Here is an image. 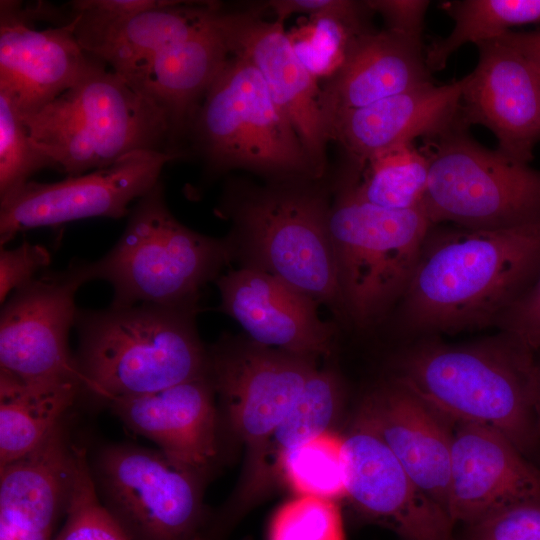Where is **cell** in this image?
Masks as SVG:
<instances>
[{
	"label": "cell",
	"instance_id": "cell-40",
	"mask_svg": "<svg viewBox=\"0 0 540 540\" xmlns=\"http://www.w3.org/2000/svg\"><path fill=\"white\" fill-rule=\"evenodd\" d=\"M49 251L41 245L24 242L13 249L1 247L0 300L3 304L11 293L36 277L50 264Z\"/></svg>",
	"mask_w": 540,
	"mask_h": 540
},
{
	"label": "cell",
	"instance_id": "cell-26",
	"mask_svg": "<svg viewBox=\"0 0 540 540\" xmlns=\"http://www.w3.org/2000/svg\"><path fill=\"white\" fill-rule=\"evenodd\" d=\"M214 14L190 38L160 53L125 79L164 113L172 148L179 153L178 143L187 135L198 106L230 57L214 24Z\"/></svg>",
	"mask_w": 540,
	"mask_h": 540
},
{
	"label": "cell",
	"instance_id": "cell-39",
	"mask_svg": "<svg viewBox=\"0 0 540 540\" xmlns=\"http://www.w3.org/2000/svg\"><path fill=\"white\" fill-rule=\"evenodd\" d=\"M495 326L534 353L540 352V274L503 312Z\"/></svg>",
	"mask_w": 540,
	"mask_h": 540
},
{
	"label": "cell",
	"instance_id": "cell-35",
	"mask_svg": "<svg viewBox=\"0 0 540 540\" xmlns=\"http://www.w3.org/2000/svg\"><path fill=\"white\" fill-rule=\"evenodd\" d=\"M268 540H345L336 501L296 495L274 513Z\"/></svg>",
	"mask_w": 540,
	"mask_h": 540
},
{
	"label": "cell",
	"instance_id": "cell-5",
	"mask_svg": "<svg viewBox=\"0 0 540 540\" xmlns=\"http://www.w3.org/2000/svg\"><path fill=\"white\" fill-rule=\"evenodd\" d=\"M101 64L37 112L22 116L54 169L78 176L136 151L176 153L164 113Z\"/></svg>",
	"mask_w": 540,
	"mask_h": 540
},
{
	"label": "cell",
	"instance_id": "cell-12",
	"mask_svg": "<svg viewBox=\"0 0 540 540\" xmlns=\"http://www.w3.org/2000/svg\"><path fill=\"white\" fill-rule=\"evenodd\" d=\"M91 280L90 262L73 261L16 289L1 310L0 371L25 381L79 382L69 332L76 292Z\"/></svg>",
	"mask_w": 540,
	"mask_h": 540
},
{
	"label": "cell",
	"instance_id": "cell-29",
	"mask_svg": "<svg viewBox=\"0 0 540 540\" xmlns=\"http://www.w3.org/2000/svg\"><path fill=\"white\" fill-rule=\"evenodd\" d=\"M429 160L413 142L380 151L357 168L346 167L337 181L360 199L395 210L421 207Z\"/></svg>",
	"mask_w": 540,
	"mask_h": 540
},
{
	"label": "cell",
	"instance_id": "cell-20",
	"mask_svg": "<svg viewBox=\"0 0 540 540\" xmlns=\"http://www.w3.org/2000/svg\"><path fill=\"white\" fill-rule=\"evenodd\" d=\"M540 502V470L497 430L458 422L453 432L447 513L477 522L508 506Z\"/></svg>",
	"mask_w": 540,
	"mask_h": 540
},
{
	"label": "cell",
	"instance_id": "cell-9",
	"mask_svg": "<svg viewBox=\"0 0 540 540\" xmlns=\"http://www.w3.org/2000/svg\"><path fill=\"white\" fill-rule=\"evenodd\" d=\"M425 140L429 176L421 207L433 225L497 229L540 222V171L487 149L463 123Z\"/></svg>",
	"mask_w": 540,
	"mask_h": 540
},
{
	"label": "cell",
	"instance_id": "cell-17",
	"mask_svg": "<svg viewBox=\"0 0 540 540\" xmlns=\"http://www.w3.org/2000/svg\"><path fill=\"white\" fill-rule=\"evenodd\" d=\"M33 20L28 6L0 1V91L22 116L37 112L103 64L80 46L68 25L37 29Z\"/></svg>",
	"mask_w": 540,
	"mask_h": 540
},
{
	"label": "cell",
	"instance_id": "cell-19",
	"mask_svg": "<svg viewBox=\"0 0 540 540\" xmlns=\"http://www.w3.org/2000/svg\"><path fill=\"white\" fill-rule=\"evenodd\" d=\"M215 282L219 309L253 342L314 359L332 353L335 328L320 317L315 299L252 267L229 270Z\"/></svg>",
	"mask_w": 540,
	"mask_h": 540
},
{
	"label": "cell",
	"instance_id": "cell-43",
	"mask_svg": "<svg viewBox=\"0 0 540 540\" xmlns=\"http://www.w3.org/2000/svg\"><path fill=\"white\" fill-rule=\"evenodd\" d=\"M537 357V395H536V406L538 414V422L540 427V352L536 354Z\"/></svg>",
	"mask_w": 540,
	"mask_h": 540
},
{
	"label": "cell",
	"instance_id": "cell-13",
	"mask_svg": "<svg viewBox=\"0 0 540 540\" xmlns=\"http://www.w3.org/2000/svg\"><path fill=\"white\" fill-rule=\"evenodd\" d=\"M176 153L136 151L114 164L52 183L29 181L0 198V242L18 233L91 217L121 218L159 181Z\"/></svg>",
	"mask_w": 540,
	"mask_h": 540
},
{
	"label": "cell",
	"instance_id": "cell-8",
	"mask_svg": "<svg viewBox=\"0 0 540 540\" xmlns=\"http://www.w3.org/2000/svg\"><path fill=\"white\" fill-rule=\"evenodd\" d=\"M432 226L422 207H380L336 184L328 228L345 316L367 327L402 299Z\"/></svg>",
	"mask_w": 540,
	"mask_h": 540
},
{
	"label": "cell",
	"instance_id": "cell-41",
	"mask_svg": "<svg viewBox=\"0 0 540 540\" xmlns=\"http://www.w3.org/2000/svg\"><path fill=\"white\" fill-rule=\"evenodd\" d=\"M373 13H379L388 30L422 39L424 18L430 1L426 0H366Z\"/></svg>",
	"mask_w": 540,
	"mask_h": 540
},
{
	"label": "cell",
	"instance_id": "cell-37",
	"mask_svg": "<svg viewBox=\"0 0 540 540\" xmlns=\"http://www.w3.org/2000/svg\"><path fill=\"white\" fill-rule=\"evenodd\" d=\"M464 527L458 540H540V502L514 504Z\"/></svg>",
	"mask_w": 540,
	"mask_h": 540
},
{
	"label": "cell",
	"instance_id": "cell-31",
	"mask_svg": "<svg viewBox=\"0 0 540 540\" xmlns=\"http://www.w3.org/2000/svg\"><path fill=\"white\" fill-rule=\"evenodd\" d=\"M279 475L296 495L345 498L341 436L328 432L292 450L283 457Z\"/></svg>",
	"mask_w": 540,
	"mask_h": 540
},
{
	"label": "cell",
	"instance_id": "cell-18",
	"mask_svg": "<svg viewBox=\"0 0 540 540\" xmlns=\"http://www.w3.org/2000/svg\"><path fill=\"white\" fill-rule=\"evenodd\" d=\"M107 407L128 429L208 481L226 455L209 373L159 391L117 398Z\"/></svg>",
	"mask_w": 540,
	"mask_h": 540
},
{
	"label": "cell",
	"instance_id": "cell-2",
	"mask_svg": "<svg viewBox=\"0 0 540 540\" xmlns=\"http://www.w3.org/2000/svg\"><path fill=\"white\" fill-rule=\"evenodd\" d=\"M390 379L454 423L497 430L524 456L540 442L536 353L502 331L459 345L422 340L393 359Z\"/></svg>",
	"mask_w": 540,
	"mask_h": 540
},
{
	"label": "cell",
	"instance_id": "cell-38",
	"mask_svg": "<svg viewBox=\"0 0 540 540\" xmlns=\"http://www.w3.org/2000/svg\"><path fill=\"white\" fill-rule=\"evenodd\" d=\"M264 11L270 9L274 20L284 21L294 14L309 17L333 16L343 20L359 31H367L372 10L365 1L354 0H271L258 4Z\"/></svg>",
	"mask_w": 540,
	"mask_h": 540
},
{
	"label": "cell",
	"instance_id": "cell-11",
	"mask_svg": "<svg viewBox=\"0 0 540 540\" xmlns=\"http://www.w3.org/2000/svg\"><path fill=\"white\" fill-rule=\"evenodd\" d=\"M318 359L222 336L208 349V373L225 452L243 447L247 468L318 368Z\"/></svg>",
	"mask_w": 540,
	"mask_h": 540
},
{
	"label": "cell",
	"instance_id": "cell-36",
	"mask_svg": "<svg viewBox=\"0 0 540 540\" xmlns=\"http://www.w3.org/2000/svg\"><path fill=\"white\" fill-rule=\"evenodd\" d=\"M168 0H75L69 3L68 15L62 23L68 25L89 54L124 22L142 13L166 4Z\"/></svg>",
	"mask_w": 540,
	"mask_h": 540
},
{
	"label": "cell",
	"instance_id": "cell-22",
	"mask_svg": "<svg viewBox=\"0 0 540 540\" xmlns=\"http://www.w3.org/2000/svg\"><path fill=\"white\" fill-rule=\"evenodd\" d=\"M69 419L34 450L0 465V540H54L78 468Z\"/></svg>",
	"mask_w": 540,
	"mask_h": 540
},
{
	"label": "cell",
	"instance_id": "cell-4",
	"mask_svg": "<svg viewBox=\"0 0 540 540\" xmlns=\"http://www.w3.org/2000/svg\"><path fill=\"white\" fill-rule=\"evenodd\" d=\"M197 305L137 304L78 310L81 397L112 400L159 391L208 373Z\"/></svg>",
	"mask_w": 540,
	"mask_h": 540
},
{
	"label": "cell",
	"instance_id": "cell-15",
	"mask_svg": "<svg viewBox=\"0 0 540 540\" xmlns=\"http://www.w3.org/2000/svg\"><path fill=\"white\" fill-rule=\"evenodd\" d=\"M341 438L345 498L361 519L401 540H458L447 512L411 479L374 432L354 419Z\"/></svg>",
	"mask_w": 540,
	"mask_h": 540
},
{
	"label": "cell",
	"instance_id": "cell-32",
	"mask_svg": "<svg viewBox=\"0 0 540 540\" xmlns=\"http://www.w3.org/2000/svg\"><path fill=\"white\" fill-rule=\"evenodd\" d=\"M363 32L333 16L305 18L286 31L298 60L318 82L340 70L351 40Z\"/></svg>",
	"mask_w": 540,
	"mask_h": 540
},
{
	"label": "cell",
	"instance_id": "cell-7",
	"mask_svg": "<svg viewBox=\"0 0 540 540\" xmlns=\"http://www.w3.org/2000/svg\"><path fill=\"white\" fill-rule=\"evenodd\" d=\"M187 135L212 173L243 169L267 178L318 179L299 137L259 71L230 55Z\"/></svg>",
	"mask_w": 540,
	"mask_h": 540
},
{
	"label": "cell",
	"instance_id": "cell-42",
	"mask_svg": "<svg viewBox=\"0 0 540 540\" xmlns=\"http://www.w3.org/2000/svg\"><path fill=\"white\" fill-rule=\"evenodd\" d=\"M498 39L513 46L540 67V30L529 32L509 31Z\"/></svg>",
	"mask_w": 540,
	"mask_h": 540
},
{
	"label": "cell",
	"instance_id": "cell-10",
	"mask_svg": "<svg viewBox=\"0 0 540 540\" xmlns=\"http://www.w3.org/2000/svg\"><path fill=\"white\" fill-rule=\"evenodd\" d=\"M88 463L101 503L131 540H213L208 480L157 448L106 443Z\"/></svg>",
	"mask_w": 540,
	"mask_h": 540
},
{
	"label": "cell",
	"instance_id": "cell-33",
	"mask_svg": "<svg viewBox=\"0 0 540 540\" xmlns=\"http://www.w3.org/2000/svg\"><path fill=\"white\" fill-rule=\"evenodd\" d=\"M44 168L54 165L32 140L14 102L0 91V198L29 182Z\"/></svg>",
	"mask_w": 540,
	"mask_h": 540
},
{
	"label": "cell",
	"instance_id": "cell-23",
	"mask_svg": "<svg viewBox=\"0 0 540 540\" xmlns=\"http://www.w3.org/2000/svg\"><path fill=\"white\" fill-rule=\"evenodd\" d=\"M464 78L443 85L427 83L368 106L336 113L328 121L329 140L338 143L348 167L418 137H434L462 123Z\"/></svg>",
	"mask_w": 540,
	"mask_h": 540
},
{
	"label": "cell",
	"instance_id": "cell-24",
	"mask_svg": "<svg viewBox=\"0 0 540 540\" xmlns=\"http://www.w3.org/2000/svg\"><path fill=\"white\" fill-rule=\"evenodd\" d=\"M344 399L340 375L332 367L319 366L253 462L242 469L228 501L215 511L223 529L230 531L245 512L280 483V464L286 454L322 434L335 431Z\"/></svg>",
	"mask_w": 540,
	"mask_h": 540
},
{
	"label": "cell",
	"instance_id": "cell-30",
	"mask_svg": "<svg viewBox=\"0 0 540 540\" xmlns=\"http://www.w3.org/2000/svg\"><path fill=\"white\" fill-rule=\"evenodd\" d=\"M453 19L448 36L434 40L426 49L430 71L442 70L462 46L493 41L512 27L540 23V0H460L443 5Z\"/></svg>",
	"mask_w": 540,
	"mask_h": 540
},
{
	"label": "cell",
	"instance_id": "cell-21",
	"mask_svg": "<svg viewBox=\"0 0 540 540\" xmlns=\"http://www.w3.org/2000/svg\"><path fill=\"white\" fill-rule=\"evenodd\" d=\"M354 419L374 432L447 512L454 422L390 378L367 392Z\"/></svg>",
	"mask_w": 540,
	"mask_h": 540
},
{
	"label": "cell",
	"instance_id": "cell-16",
	"mask_svg": "<svg viewBox=\"0 0 540 540\" xmlns=\"http://www.w3.org/2000/svg\"><path fill=\"white\" fill-rule=\"evenodd\" d=\"M477 48L478 62L463 77L461 121L488 128L499 152L528 164L540 140V67L501 39Z\"/></svg>",
	"mask_w": 540,
	"mask_h": 540
},
{
	"label": "cell",
	"instance_id": "cell-25",
	"mask_svg": "<svg viewBox=\"0 0 540 540\" xmlns=\"http://www.w3.org/2000/svg\"><path fill=\"white\" fill-rule=\"evenodd\" d=\"M431 82L422 39L388 29L365 31L351 40L342 67L322 87L327 129L329 119L338 112Z\"/></svg>",
	"mask_w": 540,
	"mask_h": 540
},
{
	"label": "cell",
	"instance_id": "cell-34",
	"mask_svg": "<svg viewBox=\"0 0 540 540\" xmlns=\"http://www.w3.org/2000/svg\"><path fill=\"white\" fill-rule=\"evenodd\" d=\"M54 540H131L96 493L85 446H78V468L72 498Z\"/></svg>",
	"mask_w": 540,
	"mask_h": 540
},
{
	"label": "cell",
	"instance_id": "cell-3",
	"mask_svg": "<svg viewBox=\"0 0 540 540\" xmlns=\"http://www.w3.org/2000/svg\"><path fill=\"white\" fill-rule=\"evenodd\" d=\"M324 179L288 178L257 184L227 182L216 214L231 223L234 259L277 277L345 316L328 228Z\"/></svg>",
	"mask_w": 540,
	"mask_h": 540
},
{
	"label": "cell",
	"instance_id": "cell-14",
	"mask_svg": "<svg viewBox=\"0 0 540 540\" xmlns=\"http://www.w3.org/2000/svg\"><path fill=\"white\" fill-rule=\"evenodd\" d=\"M213 21L230 55L250 62L276 103L290 119L315 176L327 172L330 142L322 109V87L295 55L284 24L266 20L256 5L244 10H216Z\"/></svg>",
	"mask_w": 540,
	"mask_h": 540
},
{
	"label": "cell",
	"instance_id": "cell-1",
	"mask_svg": "<svg viewBox=\"0 0 540 540\" xmlns=\"http://www.w3.org/2000/svg\"><path fill=\"white\" fill-rule=\"evenodd\" d=\"M540 274V222L478 229L433 225L401 299V323L424 335L496 324Z\"/></svg>",
	"mask_w": 540,
	"mask_h": 540
},
{
	"label": "cell",
	"instance_id": "cell-6",
	"mask_svg": "<svg viewBox=\"0 0 540 540\" xmlns=\"http://www.w3.org/2000/svg\"><path fill=\"white\" fill-rule=\"evenodd\" d=\"M233 261L226 238L198 233L170 212L159 181L132 209L114 247L90 262L91 279L111 284V304L197 305L200 290Z\"/></svg>",
	"mask_w": 540,
	"mask_h": 540
},
{
	"label": "cell",
	"instance_id": "cell-27",
	"mask_svg": "<svg viewBox=\"0 0 540 540\" xmlns=\"http://www.w3.org/2000/svg\"><path fill=\"white\" fill-rule=\"evenodd\" d=\"M220 5L214 1L168 0L114 29L92 55L126 79L206 26Z\"/></svg>",
	"mask_w": 540,
	"mask_h": 540
},
{
	"label": "cell",
	"instance_id": "cell-28",
	"mask_svg": "<svg viewBox=\"0 0 540 540\" xmlns=\"http://www.w3.org/2000/svg\"><path fill=\"white\" fill-rule=\"evenodd\" d=\"M79 397L76 381H25L0 371V465L39 446Z\"/></svg>",
	"mask_w": 540,
	"mask_h": 540
}]
</instances>
